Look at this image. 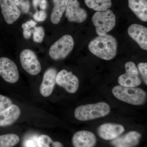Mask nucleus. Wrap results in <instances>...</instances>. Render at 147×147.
Returning <instances> with one entry per match:
<instances>
[{"label": "nucleus", "instance_id": "nucleus-16", "mask_svg": "<svg viewBox=\"0 0 147 147\" xmlns=\"http://www.w3.org/2000/svg\"><path fill=\"white\" fill-rule=\"evenodd\" d=\"M142 137L137 131H130L123 136L118 137L111 142L113 147H134L139 144Z\"/></svg>", "mask_w": 147, "mask_h": 147}, {"label": "nucleus", "instance_id": "nucleus-8", "mask_svg": "<svg viewBox=\"0 0 147 147\" xmlns=\"http://www.w3.org/2000/svg\"><path fill=\"white\" fill-rule=\"evenodd\" d=\"M56 83L69 93H75L79 88V81L78 77L71 71L65 69L61 70L57 74Z\"/></svg>", "mask_w": 147, "mask_h": 147}, {"label": "nucleus", "instance_id": "nucleus-24", "mask_svg": "<svg viewBox=\"0 0 147 147\" xmlns=\"http://www.w3.org/2000/svg\"><path fill=\"white\" fill-rule=\"evenodd\" d=\"M33 38L34 42L40 43L45 36V32L42 27H34L32 32Z\"/></svg>", "mask_w": 147, "mask_h": 147}, {"label": "nucleus", "instance_id": "nucleus-18", "mask_svg": "<svg viewBox=\"0 0 147 147\" xmlns=\"http://www.w3.org/2000/svg\"><path fill=\"white\" fill-rule=\"evenodd\" d=\"M128 5L138 18L142 21L147 22V0H128Z\"/></svg>", "mask_w": 147, "mask_h": 147}, {"label": "nucleus", "instance_id": "nucleus-27", "mask_svg": "<svg viewBox=\"0 0 147 147\" xmlns=\"http://www.w3.org/2000/svg\"><path fill=\"white\" fill-rule=\"evenodd\" d=\"M138 70L142 74L143 80L145 84H147V63H140L138 65Z\"/></svg>", "mask_w": 147, "mask_h": 147}, {"label": "nucleus", "instance_id": "nucleus-13", "mask_svg": "<svg viewBox=\"0 0 147 147\" xmlns=\"http://www.w3.org/2000/svg\"><path fill=\"white\" fill-rule=\"evenodd\" d=\"M125 131L121 125L106 123L100 125L98 129V133L101 139L105 140H114L119 137Z\"/></svg>", "mask_w": 147, "mask_h": 147}, {"label": "nucleus", "instance_id": "nucleus-28", "mask_svg": "<svg viewBox=\"0 0 147 147\" xmlns=\"http://www.w3.org/2000/svg\"><path fill=\"white\" fill-rule=\"evenodd\" d=\"M47 13L45 10H41L40 11L37 10L34 14L33 18L35 21L38 22H43L47 18Z\"/></svg>", "mask_w": 147, "mask_h": 147}, {"label": "nucleus", "instance_id": "nucleus-1", "mask_svg": "<svg viewBox=\"0 0 147 147\" xmlns=\"http://www.w3.org/2000/svg\"><path fill=\"white\" fill-rule=\"evenodd\" d=\"M117 42L111 35L98 36L92 40L88 45L91 53L98 57L110 60L115 57L117 50Z\"/></svg>", "mask_w": 147, "mask_h": 147}, {"label": "nucleus", "instance_id": "nucleus-25", "mask_svg": "<svg viewBox=\"0 0 147 147\" xmlns=\"http://www.w3.org/2000/svg\"><path fill=\"white\" fill-rule=\"evenodd\" d=\"M12 104L13 102L9 98L0 94V113L7 109Z\"/></svg>", "mask_w": 147, "mask_h": 147}, {"label": "nucleus", "instance_id": "nucleus-26", "mask_svg": "<svg viewBox=\"0 0 147 147\" xmlns=\"http://www.w3.org/2000/svg\"><path fill=\"white\" fill-rule=\"evenodd\" d=\"M13 1L24 13H28L30 8V3L28 0H13Z\"/></svg>", "mask_w": 147, "mask_h": 147}, {"label": "nucleus", "instance_id": "nucleus-15", "mask_svg": "<svg viewBox=\"0 0 147 147\" xmlns=\"http://www.w3.org/2000/svg\"><path fill=\"white\" fill-rule=\"evenodd\" d=\"M72 143L74 147H94L96 144V138L92 132L82 130L74 135Z\"/></svg>", "mask_w": 147, "mask_h": 147}, {"label": "nucleus", "instance_id": "nucleus-11", "mask_svg": "<svg viewBox=\"0 0 147 147\" xmlns=\"http://www.w3.org/2000/svg\"><path fill=\"white\" fill-rule=\"evenodd\" d=\"M0 6L3 16L7 24H13L20 17L21 11L13 0H0Z\"/></svg>", "mask_w": 147, "mask_h": 147}, {"label": "nucleus", "instance_id": "nucleus-22", "mask_svg": "<svg viewBox=\"0 0 147 147\" xmlns=\"http://www.w3.org/2000/svg\"><path fill=\"white\" fill-rule=\"evenodd\" d=\"M38 147H64L63 145L59 142H54L48 135L42 134L38 137Z\"/></svg>", "mask_w": 147, "mask_h": 147}, {"label": "nucleus", "instance_id": "nucleus-7", "mask_svg": "<svg viewBox=\"0 0 147 147\" xmlns=\"http://www.w3.org/2000/svg\"><path fill=\"white\" fill-rule=\"evenodd\" d=\"M20 60L22 67L29 74L36 75L41 71V65L32 50H23L20 53Z\"/></svg>", "mask_w": 147, "mask_h": 147}, {"label": "nucleus", "instance_id": "nucleus-14", "mask_svg": "<svg viewBox=\"0 0 147 147\" xmlns=\"http://www.w3.org/2000/svg\"><path fill=\"white\" fill-rule=\"evenodd\" d=\"M127 32L129 36L143 50H147V29L138 24H133L129 27Z\"/></svg>", "mask_w": 147, "mask_h": 147}, {"label": "nucleus", "instance_id": "nucleus-20", "mask_svg": "<svg viewBox=\"0 0 147 147\" xmlns=\"http://www.w3.org/2000/svg\"><path fill=\"white\" fill-rule=\"evenodd\" d=\"M85 3L89 8L97 11L106 10L112 5L111 0H85Z\"/></svg>", "mask_w": 147, "mask_h": 147}, {"label": "nucleus", "instance_id": "nucleus-6", "mask_svg": "<svg viewBox=\"0 0 147 147\" xmlns=\"http://www.w3.org/2000/svg\"><path fill=\"white\" fill-rule=\"evenodd\" d=\"M125 73L119 77L118 82L121 86L127 87H137L142 84L139 70L132 61L127 62L125 65Z\"/></svg>", "mask_w": 147, "mask_h": 147}, {"label": "nucleus", "instance_id": "nucleus-2", "mask_svg": "<svg viewBox=\"0 0 147 147\" xmlns=\"http://www.w3.org/2000/svg\"><path fill=\"white\" fill-rule=\"evenodd\" d=\"M110 105L105 102L82 105L74 111V116L78 120L88 121L107 116L110 113Z\"/></svg>", "mask_w": 147, "mask_h": 147}, {"label": "nucleus", "instance_id": "nucleus-10", "mask_svg": "<svg viewBox=\"0 0 147 147\" xmlns=\"http://www.w3.org/2000/svg\"><path fill=\"white\" fill-rule=\"evenodd\" d=\"M87 11L81 8L78 0H68L65 16L70 22L82 23L86 19Z\"/></svg>", "mask_w": 147, "mask_h": 147}, {"label": "nucleus", "instance_id": "nucleus-23", "mask_svg": "<svg viewBox=\"0 0 147 147\" xmlns=\"http://www.w3.org/2000/svg\"><path fill=\"white\" fill-rule=\"evenodd\" d=\"M37 23L33 20L27 21L22 24V28L23 29V35L26 39H28L30 38L32 34L33 30L32 28L36 26Z\"/></svg>", "mask_w": 147, "mask_h": 147}, {"label": "nucleus", "instance_id": "nucleus-4", "mask_svg": "<svg viewBox=\"0 0 147 147\" xmlns=\"http://www.w3.org/2000/svg\"><path fill=\"white\" fill-rule=\"evenodd\" d=\"M93 24L98 36L107 34L111 31L116 25L115 14L110 9L96 11L92 17Z\"/></svg>", "mask_w": 147, "mask_h": 147}, {"label": "nucleus", "instance_id": "nucleus-30", "mask_svg": "<svg viewBox=\"0 0 147 147\" xmlns=\"http://www.w3.org/2000/svg\"><path fill=\"white\" fill-rule=\"evenodd\" d=\"M41 10H45L47 8V0H43L39 5Z\"/></svg>", "mask_w": 147, "mask_h": 147}, {"label": "nucleus", "instance_id": "nucleus-21", "mask_svg": "<svg viewBox=\"0 0 147 147\" xmlns=\"http://www.w3.org/2000/svg\"><path fill=\"white\" fill-rule=\"evenodd\" d=\"M20 142L18 135L9 134L0 135V147H13Z\"/></svg>", "mask_w": 147, "mask_h": 147}, {"label": "nucleus", "instance_id": "nucleus-29", "mask_svg": "<svg viewBox=\"0 0 147 147\" xmlns=\"http://www.w3.org/2000/svg\"><path fill=\"white\" fill-rule=\"evenodd\" d=\"M37 137H33L26 139L24 142V146L25 147H38L37 144Z\"/></svg>", "mask_w": 147, "mask_h": 147}, {"label": "nucleus", "instance_id": "nucleus-12", "mask_svg": "<svg viewBox=\"0 0 147 147\" xmlns=\"http://www.w3.org/2000/svg\"><path fill=\"white\" fill-rule=\"evenodd\" d=\"M57 71L55 68H49L43 75L40 87V92L42 96L47 97L52 94L56 83Z\"/></svg>", "mask_w": 147, "mask_h": 147}, {"label": "nucleus", "instance_id": "nucleus-3", "mask_svg": "<svg viewBox=\"0 0 147 147\" xmlns=\"http://www.w3.org/2000/svg\"><path fill=\"white\" fill-rule=\"evenodd\" d=\"M114 96L119 100L131 105H139L144 103L146 93L140 88L117 86L112 90Z\"/></svg>", "mask_w": 147, "mask_h": 147}, {"label": "nucleus", "instance_id": "nucleus-17", "mask_svg": "<svg viewBox=\"0 0 147 147\" xmlns=\"http://www.w3.org/2000/svg\"><path fill=\"white\" fill-rule=\"evenodd\" d=\"M21 110L19 107L12 104L8 108L0 113V127L11 125L20 117Z\"/></svg>", "mask_w": 147, "mask_h": 147}, {"label": "nucleus", "instance_id": "nucleus-9", "mask_svg": "<svg viewBox=\"0 0 147 147\" xmlns=\"http://www.w3.org/2000/svg\"><path fill=\"white\" fill-rule=\"evenodd\" d=\"M0 76L10 84H14L18 82L19 72L15 63L9 58H0Z\"/></svg>", "mask_w": 147, "mask_h": 147}, {"label": "nucleus", "instance_id": "nucleus-19", "mask_svg": "<svg viewBox=\"0 0 147 147\" xmlns=\"http://www.w3.org/2000/svg\"><path fill=\"white\" fill-rule=\"evenodd\" d=\"M54 7L51 15V21L53 24H58L65 11L68 0H53Z\"/></svg>", "mask_w": 147, "mask_h": 147}, {"label": "nucleus", "instance_id": "nucleus-5", "mask_svg": "<svg viewBox=\"0 0 147 147\" xmlns=\"http://www.w3.org/2000/svg\"><path fill=\"white\" fill-rule=\"evenodd\" d=\"M74 44V40L71 36L64 35L50 47L49 56L54 60L63 59L71 53Z\"/></svg>", "mask_w": 147, "mask_h": 147}, {"label": "nucleus", "instance_id": "nucleus-31", "mask_svg": "<svg viewBox=\"0 0 147 147\" xmlns=\"http://www.w3.org/2000/svg\"><path fill=\"white\" fill-rule=\"evenodd\" d=\"M42 1L43 0H32V4L34 8L36 9L38 5L39 6Z\"/></svg>", "mask_w": 147, "mask_h": 147}]
</instances>
